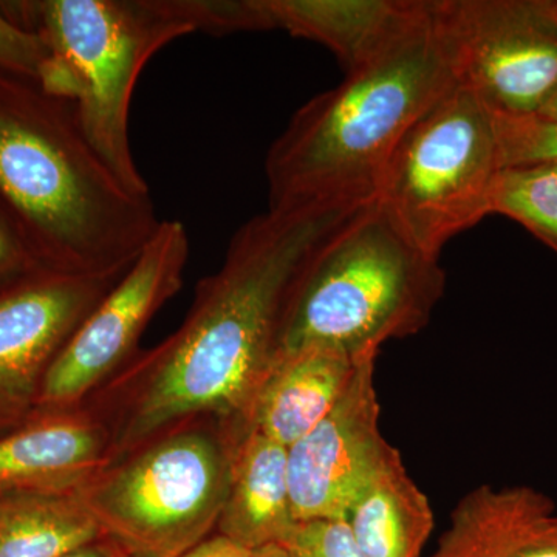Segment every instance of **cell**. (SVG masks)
Returning <instances> with one entry per match:
<instances>
[{
  "label": "cell",
  "instance_id": "9",
  "mask_svg": "<svg viewBox=\"0 0 557 557\" xmlns=\"http://www.w3.org/2000/svg\"><path fill=\"white\" fill-rule=\"evenodd\" d=\"M188 260L186 226L161 220L135 262L62 348L44 381L36 416L81 408L137 354L149 322L182 288Z\"/></svg>",
  "mask_w": 557,
  "mask_h": 557
},
{
  "label": "cell",
  "instance_id": "29",
  "mask_svg": "<svg viewBox=\"0 0 557 557\" xmlns=\"http://www.w3.org/2000/svg\"><path fill=\"white\" fill-rule=\"evenodd\" d=\"M120 557H134V556H129V555H126V553H123V555H121Z\"/></svg>",
  "mask_w": 557,
  "mask_h": 557
},
{
  "label": "cell",
  "instance_id": "1",
  "mask_svg": "<svg viewBox=\"0 0 557 557\" xmlns=\"http://www.w3.org/2000/svg\"><path fill=\"white\" fill-rule=\"evenodd\" d=\"M366 207L269 209L244 223L220 269L197 285L182 325L159 346L138 350L84 401L108 428L113 458L189 418L248 424L299 274Z\"/></svg>",
  "mask_w": 557,
  "mask_h": 557
},
{
  "label": "cell",
  "instance_id": "2",
  "mask_svg": "<svg viewBox=\"0 0 557 557\" xmlns=\"http://www.w3.org/2000/svg\"><path fill=\"white\" fill-rule=\"evenodd\" d=\"M0 205L42 269L123 274L159 230L150 194L124 185L90 145L75 104L0 73Z\"/></svg>",
  "mask_w": 557,
  "mask_h": 557
},
{
  "label": "cell",
  "instance_id": "22",
  "mask_svg": "<svg viewBox=\"0 0 557 557\" xmlns=\"http://www.w3.org/2000/svg\"><path fill=\"white\" fill-rule=\"evenodd\" d=\"M47 61L49 51L39 36L0 10V73L40 81Z\"/></svg>",
  "mask_w": 557,
  "mask_h": 557
},
{
  "label": "cell",
  "instance_id": "27",
  "mask_svg": "<svg viewBox=\"0 0 557 557\" xmlns=\"http://www.w3.org/2000/svg\"><path fill=\"white\" fill-rule=\"evenodd\" d=\"M537 113H542V115L557 116V89L553 91L549 100L545 102L544 108H542L541 112Z\"/></svg>",
  "mask_w": 557,
  "mask_h": 557
},
{
  "label": "cell",
  "instance_id": "18",
  "mask_svg": "<svg viewBox=\"0 0 557 557\" xmlns=\"http://www.w3.org/2000/svg\"><path fill=\"white\" fill-rule=\"evenodd\" d=\"M102 537L79 491L0 498V557H64Z\"/></svg>",
  "mask_w": 557,
  "mask_h": 557
},
{
  "label": "cell",
  "instance_id": "7",
  "mask_svg": "<svg viewBox=\"0 0 557 557\" xmlns=\"http://www.w3.org/2000/svg\"><path fill=\"white\" fill-rule=\"evenodd\" d=\"M498 171L493 112L457 84L401 139L376 203L409 244L438 259L450 239L490 215Z\"/></svg>",
  "mask_w": 557,
  "mask_h": 557
},
{
  "label": "cell",
  "instance_id": "19",
  "mask_svg": "<svg viewBox=\"0 0 557 557\" xmlns=\"http://www.w3.org/2000/svg\"><path fill=\"white\" fill-rule=\"evenodd\" d=\"M490 214L516 220L557 252V164L498 171Z\"/></svg>",
  "mask_w": 557,
  "mask_h": 557
},
{
  "label": "cell",
  "instance_id": "8",
  "mask_svg": "<svg viewBox=\"0 0 557 557\" xmlns=\"http://www.w3.org/2000/svg\"><path fill=\"white\" fill-rule=\"evenodd\" d=\"M460 86L494 113H537L557 89V21L545 0H434Z\"/></svg>",
  "mask_w": 557,
  "mask_h": 557
},
{
  "label": "cell",
  "instance_id": "26",
  "mask_svg": "<svg viewBox=\"0 0 557 557\" xmlns=\"http://www.w3.org/2000/svg\"><path fill=\"white\" fill-rule=\"evenodd\" d=\"M255 557H289L287 549L282 547L278 544L267 545V547H262L256 549Z\"/></svg>",
  "mask_w": 557,
  "mask_h": 557
},
{
  "label": "cell",
  "instance_id": "20",
  "mask_svg": "<svg viewBox=\"0 0 557 557\" xmlns=\"http://www.w3.org/2000/svg\"><path fill=\"white\" fill-rule=\"evenodd\" d=\"M493 116L500 170L557 164V116L494 112Z\"/></svg>",
  "mask_w": 557,
  "mask_h": 557
},
{
  "label": "cell",
  "instance_id": "28",
  "mask_svg": "<svg viewBox=\"0 0 557 557\" xmlns=\"http://www.w3.org/2000/svg\"><path fill=\"white\" fill-rule=\"evenodd\" d=\"M545 5H547L549 13L557 21V0H545Z\"/></svg>",
  "mask_w": 557,
  "mask_h": 557
},
{
  "label": "cell",
  "instance_id": "14",
  "mask_svg": "<svg viewBox=\"0 0 557 557\" xmlns=\"http://www.w3.org/2000/svg\"><path fill=\"white\" fill-rule=\"evenodd\" d=\"M366 354L324 344L278 351L249 409L248 426L288 449L335 408Z\"/></svg>",
  "mask_w": 557,
  "mask_h": 557
},
{
  "label": "cell",
  "instance_id": "11",
  "mask_svg": "<svg viewBox=\"0 0 557 557\" xmlns=\"http://www.w3.org/2000/svg\"><path fill=\"white\" fill-rule=\"evenodd\" d=\"M368 351L343 397L306 437L288 448V480L296 522L347 519L392 445L380 431L375 366Z\"/></svg>",
  "mask_w": 557,
  "mask_h": 557
},
{
  "label": "cell",
  "instance_id": "6",
  "mask_svg": "<svg viewBox=\"0 0 557 557\" xmlns=\"http://www.w3.org/2000/svg\"><path fill=\"white\" fill-rule=\"evenodd\" d=\"M248 428L212 416L180 421L113 458L79 496L126 555L183 556L218 528L234 449Z\"/></svg>",
  "mask_w": 557,
  "mask_h": 557
},
{
  "label": "cell",
  "instance_id": "10",
  "mask_svg": "<svg viewBox=\"0 0 557 557\" xmlns=\"http://www.w3.org/2000/svg\"><path fill=\"white\" fill-rule=\"evenodd\" d=\"M123 274L39 269L0 292V437L36 416L51 366Z\"/></svg>",
  "mask_w": 557,
  "mask_h": 557
},
{
  "label": "cell",
  "instance_id": "16",
  "mask_svg": "<svg viewBox=\"0 0 557 557\" xmlns=\"http://www.w3.org/2000/svg\"><path fill=\"white\" fill-rule=\"evenodd\" d=\"M296 525L288 449L248 428L234 449L228 490L215 531L256 552L284 544Z\"/></svg>",
  "mask_w": 557,
  "mask_h": 557
},
{
  "label": "cell",
  "instance_id": "25",
  "mask_svg": "<svg viewBox=\"0 0 557 557\" xmlns=\"http://www.w3.org/2000/svg\"><path fill=\"white\" fill-rule=\"evenodd\" d=\"M123 549L110 541L109 537H102L94 544L86 545V547L76 549L64 557H120L123 555Z\"/></svg>",
  "mask_w": 557,
  "mask_h": 557
},
{
  "label": "cell",
  "instance_id": "17",
  "mask_svg": "<svg viewBox=\"0 0 557 557\" xmlns=\"http://www.w3.org/2000/svg\"><path fill=\"white\" fill-rule=\"evenodd\" d=\"M364 557H421L435 527L426 494L392 446L347 516Z\"/></svg>",
  "mask_w": 557,
  "mask_h": 557
},
{
  "label": "cell",
  "instance_id": "5",
  "mask_svg": "<svg viewBox=\"0 0 557 557\" xmlns=\"http://www.w3.org/2000/svg\"><path fill=\"white\" fill-rule=\"evenodd\" d=\"M446 288L438 259L413 247L376 200L313 252L289 295L278 351L311 344L354 355L426 327Z\"/></svg>",
  "mask_w": 557,
  "mask_h": 557
},
{
  "label": "cell",
  "instance_id": "15",
  "mask_svg": "<svg viewBox=\"0 0 557 557\" xmlns=\"http://www.w3.org/2000/svg\"><path fill=\"white\" fill-rule=\"evenodd\" d=\"M271 30L314 40L346 72L380 53L424 9V0H262Z\"/></svg>",
  "mask_w": 557,
  "mask_h": 557
},
{
  "label": "cell",
  "instance_id": "4",
  "mask_svg": "<svg viewBox=\"0 0 557 557\" xmlns=\"http://www.w3.org/2000/svg\"><path fill=\"white\" fill-rule=\"evenodd\" d=\"M237 0H24L0 10L42 40L39 83L75 104L84 134L116 177L150 194L129 138L132 97L157 51L193 33L242 32Z\"/></svg>",
  "mask_w": 557,
  "mask_h": 557
},
{
  "label": "cell",
  "instance_id": "24",
  "mask_svg": "<svg viewBox=\"0 0 557 557\" xmlns=\"http://www.w3.org/2000/svg\"><path fill=\"white\" fill-rule=\"evenodd\" d=\"M180 557H255V552L215 533Z\"/></svg>",
  "mask_w": 557,
  "mask_h": 557
},
{
  "label": "cell",
  "instance_id": "21",
  "mask_svg": "<svg viewBox=\"0 0 557 557\" xmlns=\"http://www.w3.org/2000/svg\"><path fill=\"white\" fill-rule=\"evenodd\" d=\"M281 545L289 557H364L347 519L300 522Z\"/></svg>",
  "mask_w": 557,
  "mask_h": 557
},
{
  "label": "cell",
  "instance_id": "12",
  "mask_svg": "<svg viewBox=\"0 0 557 557\" xmlns=\"http://www.w3.org/2000/svg\"><path fill=\"white\" fill-rule=\"evenodd\" d=\"M112 458L108 428L89 409L38 413L0 437V498L76 493Z\"/></svg>",
  "mask_w": 557,
  "mask_h": 557
},
{
  "label": "cell",
  "instance_id": "3",
  "mask_svg": "<svg viewBox=\"0 0 557 557\" xmlns=\"http://www.w3.org/2000/svg\"><path fill=\"white\" fill-rule=\"evenodd\" d=\"M458 84L432 11L304 104L265 161L269 209L369 205L410 127Z\"/></svg>",
  "mask_w": 557,
  "mask_h": 557
},
{
  "label": "cell",
  "instance_id": "23",
  "mask_svg": "<svg viewBox=\"0 0 557 557\" xmlns=\"http://www.w3.org/2000/svg\"><path fill=\"white\" fill-rule=\"evenodd\" d=\"M42 269L14 220L0 205V292Z\"/></svg>",
  "mask_w": 557,
  "mask_h": 557
},
{
  "label": "cell",
  "instance_id": "13",
  "mask_svg": "<svg viewBox=\"0 0 557 557\" xmlns=\"http://www.w3.org/2000/svg\"><path fill=\"white\" fill-rule=\"evenodd\" d=\"M428 557H557L555 502L525 485L475 487Z\"/></svg>",
  "mask_w": 557,
  "mask_h": 557
}]
</instances>
